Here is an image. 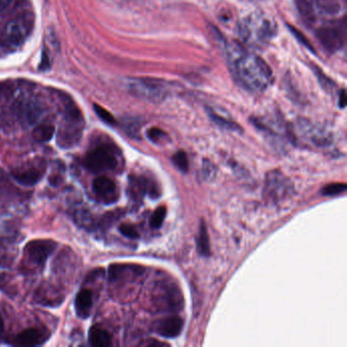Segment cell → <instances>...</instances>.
<instances>
[{
	"instance_id": "cell-1",
	"label": "cell",
	"mask_w": 347,
	"mask_h": 347,
	"mask_svg": "<svg viewBox=\"0 0 347 347\" xmlns=\"http://www.w3.org/2000/svg\"><path fill=\"white\" fill-rule=\"evenodd\" d=\"M226 57L233 78L244 89L263 92L272 85L273 72L268 63L238 43L227 46Z\"/></svg>"
},
{
	"instance_id": "cell-2",
	"label": "cell",
	"mask_w": 347,
	"mask_h": 347,
	"mask_svg": "<svg viewBox=\"0 0 347 347\" xmlns=\"http://www.w3.org/2000/svg\"><path fill=\"white\" fill-rule=\"evenodd\" d=\"M276 31L274 19L260 12L248 15L238 25V34L243 43L252 48L265 47L274 38Z\"/></svg>"
},
{
	"instance_id": "cell-3",
	"label": "cell",
	"mask_w": 347,
	"mask_h": 347,
	"mask_svg": "<svg viewBox=\"0 0 347 347\" xmlns=\"http://www.w3.org/2000/svg\"><path fill=\"white\" fill-rule=\"evenodd\" d=\"M300 15L307 20L318 17H335L340 16L346 7L345 0H297Z\"/></svg>"
},
{
	"instance_id": "cell-4",
	"label": "cell",
	"mask_w": 347,
	"mask_h": 347,
	"mask_svg": "<svg viewBox=\"0 0 347 347\" xmlns=\"http://www.w3.org/2000/svg\"><path fill=\"white\" fill-rule=\"evenodd\" d=\"M128 90L138 98L151 103H160L168 96V87L165 82L154 78L131 79Z\"/></svg>"
},
{
	"instance_id": "cell-5",
	"label": "cell",
	"mask_w": 347,
	"mask_h": 347,
	"mask_svg": "<svg viewBox=\"0 0 347 347\" xmlns=\"http://www.w3.org/2000/svg\"><path fill=\"white\" fill-rule=\"evenodd\" d=\"M264 198L270 204H279L289 199L294 193L291 181L279 170L267 173L264 184Z\"/></svg>"
},
{
	"instance_id": "cell-6",
	"label": "cell",
	"mask_w": 347,
	"mask_h": 347,
	"mask_svg": "<svg viewBox=\"0 0 347 347\" xmlns=\"http://www.w3.org/2000/svg\"><path fill=\"white\" fill-rule=\"evenodd\" d=\"M84 165L91 172L114 170L118 166V159L114 150L109 146H101L91 151L86 156Z\"/></svg>"
},
{
	"instance_id": "cell-7",
	"label": "cell",
	"mask_w": 347,
	"mask_h": 347,
	"mask_svg": "<svg viewBox=\"0 0 347 347\" xmlns=\"http://www.w3.org/2000/svg\"><path fill=\"white\" fill-rule=\"evenodd\" d=\"M154 290L157 311H177L181 308V295L174 283L167 281H157Z\"/></svg>"
},
{
	"instance_id": "cell-8",
	"label": "cell",
	"mask_w": 347,
	"mask_h": 347,
	"mask_svg": "<svg viewBox=\"0 0 347 347\" xmlns=\"http://www.w3.org/2000/svg\"><path fill=\"white\" fill-rule=\"evenodd\" d=\"M346 31L345 25L342 23L329 24L321 27L317 30V38L320 42V44L330 52H336L340 50L346 40Z\"/></svg>"
},
{
	"instance_id": "cell-9",
	"label": "cell",
	"mask_w": 347,
	"mask_h": 347,
	"mask_svg": "<svg viewBox=\"0 0 347 347\" xmlns=\"http://www.w3.org/2000/svg\"><path fill=\"white\" fill-rule=\"evenodd\" d=\"M295 131L300 138L314 147L324 148L330 146L332 143V136L330 133L307 119H298Z\"/></svg>"
},
{
	"instance_id": "cell-10",
	"label": "cell",
	"mask_w": 347,
	"mask_h": 347,
	"mask_svg": "<svg viewBox=\"0 0 347 347\" xmlns=\"http://www.w3.org/2000/svg\"><path fill=\"white\" fill-rule=\"evenodd\" d=\"M33 29V17L28 14L19 15L9 21L5 28V38L9 44L19 46L23 44Z\"/></svg>"
},
{
	"instance_id": "cell-11",
	"label": "cell",
	"mask_w": 347,
	"mask_h": 347,
	"mask_svg": "<svg viewBox=\"0 0 347 347\" xmlns=\"http://www.w3.org/2000/svg\"><path fill=\"white\" fill-rule=\"evenodd\" d=\"M56 246L57 243L53 241H32L26 245L25 249L32 261L44 265Z\"/></svg>"
},
{
	"instance_id": "cell-12",
	"label": "cell",
	"mask_w": 347,
	"mask_h": 347,
	"mask_svg": "<svg viewBox=\"0 0 347 347\" xmlns=\"http://www.w3.org/2000/svg\"><path fill=\"white\" fill-rule=\"evenodd\" d=\"M93 190L101 200L110 204L116 202L117 191L115 182L106 176L97 177L93 181Z\"/></svg>"
},
{
	"instance_id": "cell-13",
	"label": "cell",
	"mask_w": 347,
	"mask_h": 347,
	"mask_svg": "<svg viewBox=\"0 0 347 347\" xmlns=\"http://www.w3.org/2000/svg\"><path fill=\"white\" fill-rule=\"evenodd\" d=\"M183 328V321L179 317H169L160 320L156 324V333L164 338H174Z\"/></svg>"
},
{
	"instance_id": "cell-14",
	"label": "cell",
	"mask_w": 347,
	"mask_h": 347,
	"mask_svg": "<svg viewBox=\"0 0 347 347\" xmlns=\"http://www.w3.org/2000/svg\"><path fill=\"white\" fill-rule=\"evenodd\" d=\"M48 338V334L38 329V328H28L24 330L20 334H18L16 338V341L19 345H27L33 346L42 344Z\"/></svg>"
},
{
	"instance_id": "cell-15",
	"label": "cell",
	"mask_w": 347,
	"mask_h": 347,
	"mask_svg": "<svg viewBox=\"0 0 347 347\" xmlns=\"http://www.w3.org/2000/svg\"><path fill=\"white\" fill-rule=\"evenodd\" d=\"M131 265H122V264H113L110 265L109 270H108V274H109V279L114 281L118 280L119 278H123L126 276V272ZM145 269L138 265H133L131 270L128 271L127 278H133V277H140L144 275Z\"/></svg>"
},
{
	"instance_id": "cell-16",
	"label": "cell",
	"mask_w": 347,
	"mask_h": 347,
	"mask_svg": "<svg viewBox=\"0 0 347 347\" xmlns=\"http://www.w3.org/2000/svg\"><path fill=\"white\" fill-rule=\"evenodd\" d=\"M93 305V295L89 289H82L75 297V312L81 319L89 317Z\"/></svg>"
},
{
	"instance_id": "cell-17",
	"label": "cell",
	"mask_w": 347,
	"mask_h": 347,
	"mask_svg": "<svg viewBox=\"0 0 347 347\" xmlns=\"http://www.w3.org/2000/svg\"><path fill=\"white\" fill-rule=\"evenodd\" d=\"M89 343L94 347H107L111 344V336L106 330L94 326L89 331Z\"/></svg>"
},
{
	"instance_id": "cell-18",
	"label": "cell",
	"mask_w": 347,
	"mask_h": 347,
	"mask_svg": "<svg viewBox=\"0 0 347 347\" xmlns=\"http://www.w3.org/2000/svg\"><path fill=\"white\" fill-rule=\"evenodd\" d=\"M197 248L201 256L203 257L210 256V240H209L207 227H206L204 220H201L199 226V231L197 236Z\"/></svg>"
},
{
	"instance_id": "cell-19",
	"label": "cell",
	"mask_w": 347,
	"mask_h": 347,
	"mask_svg": "<svg viewBox=\"0 0 347 347\" xmlns=\"http://www.w3.org/2000/svg\"><path fill=\"white\" fill-rule=\"evenodd\" d=\"M14 178L23 186H33L40 181L42 174L41 172L35 169H31L23 172H15L13 174Z\"/></svg>"
},
{
	"instance_id": "cell-20",
	"label": "cell",
	"mask_w": 347,
	"mask_h": 347,
	"mask_svg": "<svg viewBox=\"0 0 347 347\" xmlns=\"http://www.w3.org/2000/svg\"><path fill=\"white\" fill-rule=\"evenodd\" d=\"M207 111H208V114H209V116H210V118L212 119V121L217 125L220 126L221 128L227 129V131L235 132V133H242L243 132L242 127L238 125L237 123H235V122L229 121V119H227V118L219 115L218 113H216L214 110L211 109V108H208Z\"/></svg>"
},
{
	"instance_id": "cell-21",
	"label": "cell",
	"mask_w": 347,
	"mask_h": 347,
	"mask_svg": "<svg viewBox=\"0 0 347 347\" xmlns=\"http://www.w3.org/2000/svg\"><path fill=\"white\" fill-rule=\"evenodd\" d=\"M54 132H55V129H54L53 125H40L35 128L33 136L39 142H49L54 135Z\"/></svg>"
},
{
	"instance_id": "cell-22",
	"label": "cell",
	"mask_w": 347,
	"mask_h": 347,
	"mask_svg": "<svg viewBox=\"0 0 347 347\" xmlns=\"http://www.w3.org/2000/svg\"><path fill=\"white\" fill-rule=\"evenodd\" d=\"M147 137L151 140V142H153L154 144H157V145H162V144L166 143L169 139L168 135L164 131H162V129H160L158 127H152V128L148 129Z\"/></svg>"
},
{
	"instance_id": "cell-23",
	"label": "cell",
	"mask_w": 347,
	"mask_h": 347,
	"mask_svg": "<svg viewBox=\"0 0 347 347\" xmlns=\"http://www.w3.org/2000/svg\"><path fill=\"white\" fill-rule=\"evenodd\" d=\"M165 217H166L165 207H163V206H162V207H158L151 217L150 224H151L152 228H154V229L160 228L165 220Z\"/></svg>"
},
{
	"instance_id": "cell-24",
	"label": "cell",
	"mask_w": 347,
	"mask_h": 347,
	"mask_svg": "<svg viewBox=\"0 0 347 347\" xmlns=\"http://www.w3.org/2000/svg\"><path fill=\"white\" fill-rule=\"evenodd\" d=\"M172 162L181 172H187L189 170V159L183 151H179L173 155Z\"/></svg>"
},
{
	"instance_id": "cell-25",
	"label": "cell",
	"mask_w": 347,
	"mask_h": 347,
	"mask_svg": "<svg viewBox=\"0 0 347 347\" xmlns=\"http://www.w3.org/2000/svg\"><path fill=\"white\" fill-rule=\"evenodd\" d=\"M346 191L345 183H329L326 187L322 189L323 196H337V194L343 193Z\"/></svg>"
},
{
	"instance_id": "cell-26",
	"label": "cell",
	"mask_w": 347,
	"mask_h": 347,
	"mask_svg": "<svg viewBox=\"0 0 347 347\" xmlns=\"http://www.w3.org/2000/svg\"><path fill=\"white\" fill-rule=\"evenodd\" d=\"M216 167L209 160H204L202 164V177L206 181H211L216 176Z\"/></svg>"
},
{
	"instance_id": "cell-27",
	"label": "cell",
	"mask_w": 347,
	"mask_h": 347,
	"mask_svg": "<svg viewBox=\"0 0 347 347\" xmlns=\"http://www.w3.org/2000/svg\"><path fill=\"white\" fill-rule=\"evenodd\" d=\"M312 69L324 90H326L327 92H333L335 88V85L333 84V82L328 77H326V74H325L321 69H319L317 66H312Z\"/></svg>"
},
{
	"instance_id": "cell-28",
	"label": "cell",
	"mask_w": 347,
	"mask_h": 347,
	"mask_svg": "<svg viewBox=\"0 0 347 347\" xmlns=\"http://www.w3.org/2000/svg\"><path fill=\"white\" fill-rule=\"evenodd\" d=\"M94 110L97 113V115H98L105 123L109 124V125L116 124V121L113 117V115L109 111H107L105 108H103L102 106H100L98 104H94Z\"/></svg>"
},
{
	"instance_id": "cell-29",
	"label": "cell",
	"mask_w": 347,
	"mask_h": 347,
	"mask_svg": "<svg viewBox=\"0 0 347 347\" xmlns=\"http://www.w3.org/2000/svg\"><path fill=\"white\" fill-rule=\"evenodd\" d=\"M118 229L122 235H124L125 237H128V238H132V240H136V238H139V236L138 230L136 229V227L133 225L121 224V226H119Z\"/></svg>"
},
{
	"instance_id": "cell-30",
	"label": "cell",
	"mask_w": 347,
	"mask_h": 347,
	"mask_svg": "<svg viewBox=\"0 0 347 347\" xmlns=\"http://www.w3.org/2000/svg\"><path fill=\"white\" fill-rule=\"evenodd\" d=\"M288 28H289V30H291L292 34H294V36H295V37L298 40V42H300L303 46L307 47V48H308V49H310L311 51H313V50H312V45L310 44V42L308 41V39H307L305 36L302 35V33H300L299 31H297L296 29H295V28L292 27V26H288Z\"/></svg>"
},
{
	"instance_id": "cell-31",
	"label": "cell",
	"mask_w": 347,
	"mask_h": 347,
	"mask_svg": "<svg viewBox=\"0 0 347 347\" xmlns=\"http://www.w3.org/2000/svg\"><path fill=\"white\" fill-rule=\"evenodd\" d=\"M49 68V59H48V56H47V54L44 53L43 54V56H42V62L40 64V69H46Z\"/></svg>"
},
{
	"instance_id": "cell-32",
	"label": "cell",
	"mask_w": 347,
	"mask_h": 347,
	"mask_svg": "<svg viewBox=\"0 0 347 347\" xmlns=\"http://www.w3.org/2000/svg\"><path fill=\"white\" fill-rule=\"evenodd\" d=\"M12 1L13 0H0V10H4Z\"/></svg>"
},
{
	"instance_id": "cell-33",
	"label": "cell",
	"mask_w": 347,
	"mask_h": 347,
	"mask_svg": "<svg viewBox=\"0 0 347 347\" xmlns=\"http://www.w3.org/2000/svg\"><path fill=\"white\" fill-rule=\"evenodd\" d=\"M345 106V91L342 90L340 93V102H339V107L344 108Z\"/></svg>"
},
{
	"instance_id": "cell-34",
	"label": "cell",
	"mask_w": 347,
	"mask_h": 347,
	"mask_svg": "<svg viewBox=\"0 0 347 347\" xmlns=\"http://www.w3.org/2000/svg\"><path fill=\"white\" fill-rule=\"evenodd\" d=\"M3 328V323H2V319L1 317H0V330H1Z\"/></svg>"
}]
</instances>
